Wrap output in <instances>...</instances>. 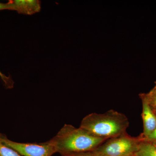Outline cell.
Listing matches in <instances>:
<instances>
[{"mask_svg": "<svg viewBox=\"0 0 156 156\" xmlns=\"http://www.w3.org/2000/svg\"><path fill=\"white\" fill-rule=\"evenodd\" d=\"M93 136L80 127L65 124L50 140L61 155L92 151L106 140Z\"/></svg>", "mask_w": 156, "mask_h": 156, "instance_id": "cell-1", "label": "cell"}, {"mask_svg": "<svg viewBox=\"0 0 156 156\" xmlns=\"http://www.w3.org/2000/svg\"><path fill=\"white\" fill-rule=\"evenodd\" d=\"M129 126L126 115L111 109L104 113L89 114L82 120L80 127L93 136L108 139L126 133Z\"/></svg>", "mask_w": 156, "mask_h": 156, "instance_id": "cell-2", "label": "cell"}, {"mask_svg": "<svg viewBox=\"0 0 156 156\" xmlns=\"http://www.w3.org/2000/svg\"><path fill=\"white\" fill-rule=\"evenodd\" d=\"M144 140L141 134L135 137L126 132L107 140L92 152L96 156H135Z\"/></svg>", "mask_w": 156, "mask_h": 156, "instance_id": "cell-3", "label": "cell"}, {"mask_svg": "<svg viewBox=\"0 0 156 156\" xmlns=\"http://www.w3.org/2000/svg\"><path fill=\"white\" fill-rule=\"evenodd\" d=\"M1 139L5 145L13 149L20 155L52 156L57 153L55 147L50 140L41 144L23 143L12 141L2 134Z\"/></svg>", "mask_w": 156, "mask_h": 156, "instance_id": "cell-4", "label": "cell"}, {"mask_svg": "<svg viewBox=\"0 0 156 156\" xmlns=\"http://www.w3.org/2000/svg\"><path fill=\"white\" fill-rule=\"evenodd\" d=\"M142 102V118L144 125L141 135L144 139L150 135L156 128V115L151 108L144 94L140 95Z\"/></svg>", "mask_w": 156, "mask_h": 156, "instance_id": "cell-5", "label": "cell"}, {"mask_svg": "<svg viewBox=\"0 0 156 156\" xmlns=\"http://www.w3.org/2000/svg\"><path fill=\"white\" fill-rule=\"evenodd\" d=\"M10 2L14 11L19 14L32 15L41 10V2L38 0H12Z\"/></svg>", "mask_w": 156, "mask_h": 156, "instance_id": "cell-6", "label": "cell"}, {"mask_svg": "<svg viewBox=\"0 0 156 156\" xmlns=\"http://www.w3.org/2000/svg\"><path fill=\"white\" fill-rule=\"evenodd\" d=\"M135 156H156V147L151 143L143 140L140 144Z\"/></svg>", "mask_w": 156, "mask_h": 156, "instance_id": "cell-7", "label": "cell"}, {"mask_svg": "<svg viewBox=\"0 0 156 156\" xmlns=\"http://www.w3.org/2000/svg\"><path fill=\"white\" fill-rule=\"evenodd\" d=\"M0 134V156H20L17 151L5 145L1 139Z\"/></svg>", "mask_w": 156, "mask_h": 156, "instance_id": "cell-8", "label": "cell"}, {"mask_svg": "<svg viewBox=\"0 0 156 156\" xmlns=\"http://www.w3.org/2000/svg\"><path fill=\"white\" fill-rule=\"evenodd\" d=\"M0 77L2 80L7 89H12L13 88L14 82L10 76H6L3 73L1 72L0 71Z\"/></svg>", "mask_w": 156, "mask_h": 156, "instance_id": "cell-9", "label": "cell"}, {"mask_svg": "<svg viewBox=\"0 0 156 156\" xmlns=\"http://www.w3.org/2000/svg\"><path fill=\"white\" fill-rule=\"evenodd\" d=\"M144 96L147 99L149 104L153 111L156 115V98L150 97L147 94H144Z\"/></svg>", "mask_w": 156, "mask_h": 156, "instance_id": "cell-10", "label": "cell"}, {"mask_svg": "<svg viewBox=\"0 0 156 156\" xmlns=\"http://www.w3.org/2000/svg\"><path fill=\"white\" fill-rule=\"evenodd\" d=\"M61 156H96L92 151L85 152L75 153L64 154L61 155Z\"/></svg>", "mask_w": 156, "mask_h": 156, "instance_id": "cell-11", "label": "cell"}, {"mask_svg": "<svg viewBox=\"0 0 156 156\" xmlns=\"http://www.w3.org/2000/svg\"><path fill=\"white\" fill-rule=\"evenodd\" d=\"M9 10L14 11L13 5L10 1L8 3H2L0 2V11L1 10Z\"/></svg>", "mask_w": 156, "mask_h": 156, "instance_id": "cell-12", "label": "cell"}, {"mask_svg": "<svg viewBox=\"0 0 156 156\" xmlns=\"http://www.w3.org/2000/svg\"><path fill=\"white\" fill-rule=\"evenodd\" d=\"M144 140L151 142L156 141V128L152 132L151 134L150 135H149L147 138L144 139Z\"/></svg>", "mask_w": 156, "mask_h": 156, "instance_id": "cell-13", "label": "cell"}, {"mask_svg": "<svg viewBox=\"0 0 156 156\" xmlns=\"http://www.w3.org/2000/svg\"><path fill=\"white\" fill-rule=\"evenodd\" d=\"M147 95L150 97L156 98V85L154 89L150 92L147 94Z\"/></svg>", "mask_w": 156, "mask_h": 156, "instance_id": "cell-14", "label": "cell"}, {"mask_svg": "<svg viewBox=\"0 0 156 156\" xmlns=\"http://www.w3.org/2000/svg\"><path fill=\"white\" fill-rule=\"evenodd\" d=\"M151 143L152 144H153V145L156 147V141H154V142H151Z\"/></svg>", "mask_w": 156, "mask_h": 156, "instance_id": "cell-15", "label": "cell"}]
</instances>
